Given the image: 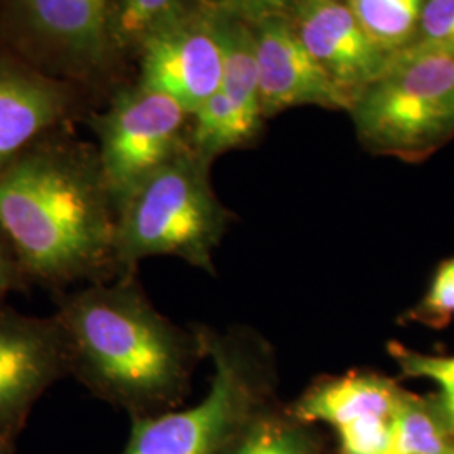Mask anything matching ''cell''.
Returning a JSON list of instances; mask_svg holds the SVG:
<instances>
[{
	"instance_id": "cell-11",
	"label": "cell",
	"mask_w": 454,
	"mask_h": 454,
	"mask_svg": "<svg viewBox=\"0 0 454 454\" xmlns=\"http://www.w3.org/2000/svg\"><path fill=\"white\" fill-rule=\"evenodd\" d=\"M403 392L397 382L382 373L326 377L296 401L292 416L305 424L322 421L339 429L360 419L392 418Z\"/></svg>"
},
{
	"instance_id": "cell-6",
	"label": "cell",
	"mask_w": 454,
	"mask_h": 454,
	"mask_svg": "<svg viewBox=\"0 0 454 454\" xmlns=\"http://www.w3.org/2000/svg\"><path fill=\"white\" fill-rule=\"evenodd\" d=\"M187 112L172 98L138 86L116 98L97 121L98 163L114 206L179 153Z\"/></svg>"
},
{
	"instance_id": "cell-14",
	"label": "cell",
	"mask_w": 454,
	"mask_h": 454,
	"mask_svg": "<svg viewBox=\"0 0 454 454\" xmlns=\"http://www.w3.org/2000/svg\"><path fill=\"white\" fill-rule=\"evenodd\" d=\"M387 454H454V434L434 399L404 390L390 424Z\"/></svg>"
},
{
	"instance_id": "cell-16",
	"label": "cell",
	"mask_w": 454,
	"mask_h": 454,
	"mask_svg": "<svg viewBox=\"0 0 454 454\" xmlns=\"http://www.w3.org/2000/svg\"><path fill=\"white\" fill-rule=\"evenodd\" d=\"M226 454H317L305 422L261 411L244 427Z\"/></svg>"
},
{
	"instance_id": "cell-13",
	"label": "cell",
	"mask_w": 454,
	"mask_h": 454,
	"mask_svg": "<svg viewBox=\"0 0 454 454\" xmlns=\"http://www.w3.org/2000/svg\"><path fill=\"white\" fill-rule=\"evenodd\" d=\"M29 26L71 56L97 61L110 43L112 0H19Z\"/></svg>"
},
{
	"instance_id": "cell-23",
	"label": "cell",
	"mask_w": 454,
	"mask_h": 454,
	"mask_svg": "<svg viewBox=\"0 0 454 454\" xmlns=\"http://www.w3.org/2000/svg\"><path fill=\"white\" fill-rule=\"evenodd\" d=\"M26 275L17 260L12 246L0 232V296L7 293L16 292L26 283Z\"/></svg>"
},
{
	"instance_id": "cell-5",
	"label": "cell",
	"mask_w": 454,
	"mask_h": 454,
	"mask_svg": "<svg viewBox=\"0 0 454 454\" xmlns=\"http://www.w3.org/2000/svg\"><path fill=\"white\" fill-rule=\"evenodd\" d=\"M348 112L367 150L421 162L454 137V51L412 46L392 56Z\"/></svg>"
},
{
	"instance_id": "cell-21",
	"label": "cell",
	"mask_w": 454,
	"mask_h": 454,
	"mask_svg": "<svg viewBox=\"0 0 454 454\" xmlns=\"http://www.w3.org/2000/svg\"><path fill=\"white\" fill-rule=\"evenodd\" d=\"M412 46L454 51V0H424L419 31Z\"/></svg>"
},
{
	"instance_id": "cell-3",
	"label": "cell",
	"mask_w": 454,
	"mask_h": 454,
	"mask_svg": "<svg viewBox=\"0 0 454 454\" xmlns=\"http://www.w3.org/2000/svg\"><path fill=\"white\" fill-rule=\"evenodd\" d=\"M211 386L206 397L184 411L133 418L121 454H226L231 444L264 411L273 394V348L251 328L226 333L200 326Z\"/></svg>"
},
{
	"instance_id": "cell-22",
	"label": "cell",
	"mask_w": 454,
	"mask_h": 454,
	"mask_svg": "<svg viewBox=\"0 0 454 454\" xmlns=\"http://www.w3.org/2000/svg\"><path fill=\"white\" fill-rule=\"evenodd\" d=\"M296 0H207V7L254 27L264 20L288 19Z\"/></svg>"
},
{
	"instance_id": "cell-25",
	"label": "cell",
	"mask_w": 454,
	"mask_h": 454,
	"mask_svg": "<svg viewBox=\"0 0 454 454\" xmlns=\"http://www.w3.org/2000/svg\"><path fill=\"white\" fill-rule=\"evenodd\" d=\"M0 454H9L7 453V450L4 448V444H0Z\"/></svg>"
},
{
	"instance_id": "cell-19",
	"label": "cell",
	"mask_w": 454,
	"mask_h": 454,
	"mask_svg": "<svg viewBox=\"0 0 454 454\" xmlns=\"http://www.w3.org/2000/svg\"><path fill=\"white\" fill-rule=\"evenodd\" d=\"M389 356L409 379H427L441 389H454V356H427L411 350L397 341H390Z\"/></svg>"
},
{
	"instance_id": "cell-24",
	"label": "cell",
	"mask_w": 454,
	"mask_h": 454,
	"mask_svg": "<svg viewBox=\"0 0 454 454\" xmlns=\"http://www.w3.org/2000/svg\"><path fill=\"white\" fill-rule=\"evenodd\" d=\"M439 412L442 414L444 421L448 422L450 429L454 434V389H441L439 395L434 397Z\"/></svg>"
},
{
	"instance_id": "cell-8",
	"label": "cell",
	"mask_w": 454,
	"mask_h": 454,
	"mask_svg": "<svg viewBox=\"0 0 454 454\" xmlns=\"http://www.w3.org/2000/svg\"><path fill=\"white\" fill-rule=\"evenodd\" d=\"M66 372L65 337L54 317L0 309V434L20 421Z\"/></svg>"
},
{
	"instance_id": "cell-15",
	"label": "cell",
	"mask_w": 454,
	"mask_h": 454,
	"mask_svg": "<svg viewBox=\"0 0 454 454\" xmlns=\"http://www.w3.org/2000/svg\"><path fill=\"white\" fill-rule=\"evenodd\" d=\"M364 31L387 56L416 43L424 0H347Z\"/></svg>"
},
{
	"instance_id": "cell-10",
	"label": "cell",
	"mask_w": 454,
	"mask_h": 454,
	"mask_svg": "<svg viewBox=\"0 0 454 454\" xmlns=\"http://www.w3.org/2000/svg\"><path fill=\"white\" fill-rule=\"evenodd\" d=\"M288 20L352 101L389 65L390 56L364 31L347 0H296Z\"/></svg>"
},
{
	"instance_id": "cell-1",
	"label": "cell",
	"mask_w": 454,
	"mask_h": 454,
	"mask_svg": "<svg viewBox=\"0 0 454 454\" xmlns=\"http://www.w3.org/2000/svg\"><path fill=\"white\" fill-rule=\"evenodd\" d=\"M69 372L133 418L179 403L206 357L200 326L180 328L146 298L135 276H114L65 294L54 315Z\"/></svg>"
},
{
	"instance_id": "cell-17",
	"label": "cell",
	"mask_w": 454,
	"mask_h": 454,
	"mask_svg": "<svg viewBox=\"0 0 454 454\" xmlns=\"http://www.w3.org/2000/svg\"><path fill=\"white\" fill-rule=\"evenodd\" d=\"M185 7V0H116L110 17V37L118 44H142L148 34Z\"/></svg>"
},
{
	"instance_id": "cell-2",
	"label": "cell",
	"mask_w": 454,
	"mask_h": 454,
	"mask_svg": "<svg viewBox=\"0 0 454 454\" xmlns=\"http://www.w3.org/2000/svg\"><path fill=\"white\" fill-rule=\"evenodd\" d=\"M116 206L98 157L31 146L0 170V232L26 278L63 288L114 271Z\"/></svg>"
},
{
	"instance_id": "cell-18",
	"label": "cell",
	"mask_w": 454,
	"mask_h": 454,
	"mask_svg": "<svg viewBox=\"0 0 454 454\" xmlns=\"http://www.w3.org/2000/svg\"><path fill=\"white\" fill-rule=\"evenodd\" d=\"M454 318V256L444 260L434 271L421 301L404 315L406 322H418L433 328L444 326Z\"/></svg>"
},
{
	"instance_id": "cell-9",
	"label": "cell",
	"mask_w": 454,
	"mask_h": 454,
	"mask_svg": "<svg viewBox=\"0 0 454 454\" xmlns=\"http://www.w3.org/2000/svg\"><path fill=\"white\" fill-rule=\"evenodd\" d=\"M264 118L293 106L350 110L352 98L333 82L285 17L253 27Z\"/></svg>"
},
{
	"instance_id": "cell-7",
	"label": "cell",
	"mask_w": 454,
	"mask_h": 454,
	"mask_svg": "<svg viewBox=\"0 0 454 454\" xmlns=\"http://www.w3.org/2000/svg\"><path fill=\"white\" fill-rule=\"evenodd\" d=\"M140 86L172 98L189 114L219 90L224 71L221 19L207 5L185 7L148 34Z\"/></svg>"
},
{
	"instance_id": "cell-4",
	"label": "cell",
	"mask_w": 454,
	"mask_h": 454,
	"mask_svg": "<svg viewBox=\"0 0 454 454\" xmlns=\"http://www.w3.org/2000/svg\"><path fill=\"white\" fill-rule=\"evenodd\" d=\"M209 165L184 146L116 209L114 271L135 276L142 261L170 256L214 275V253L231 212L212 191Z\"/></svg>"
},
{
	"instance_id": "cell-12",
	"label": "cell",
	"mask_w": 454,
	"mask_h": 454,
	"mask_svg": "<svg viewBox=\"0 0 454 454\" xmlns=\"http://www.w3.org/2000/svg\"><path fill=\"white\" fill-rule=\"evenodd\" d=\"M65 112V99L49 84L0 67V170L9 167Z\"/></svg>"
},
{
	"instance_id": "cell-20",
	"label": "cell",
	"mask_w": 454,
	"mask_h": 454,
	"mask_svg": "<svg viewBox=\"0 0 454 454\" xmlns=\"http://www.w3.org/2000/svg\"><path fill=\"white\" fill-rule=\"evenodd\" d=\"M392 418H369L337 429L341 454H387Z\"/></svg>"
}]
</instances>
